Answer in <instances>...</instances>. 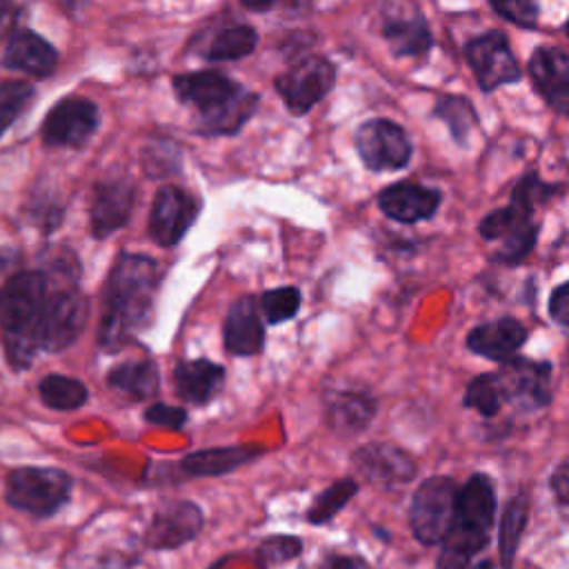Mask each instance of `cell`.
<instances>
[{
  "instance_id": "ab89813d",
  "label": "cell",
  "mask_w": 569,
  "mask_h": 569,
  "mask_svg": "<svg viewBox=\"0 0 569 569\" xmlns=\"http://www.w3.org/2000/svg\"><path fill=\"white\" fill-rule=\"evenodd\" d=\"M549 487L553 491L556 505L565 518H569V458H565L551 473Z\"/></svg>"
},
{
  "instance_id": "d4e9b609",
  "label": "cell",
  "mask_w": 569,
  "mask_h": 569,
  "mask_svg": "<svg viewBox=\"0 0 569 569\" xmlns=\"http://www.w3.org/2000/svg\"><path fill=\"white\" fill-rule=\"evenodd\" d=\"M262 456V449L249 447V445H231V447H213L202 449L196 453H189L182 460V469L189 476H222L240 465H247Z\"/></svg>"
},
{
  "instance_id": "603a6c76",
  "label": "cell",
  "mask_w": 569,
  "mask_h": 569,
  "mask_svg": "<svg viewBox=\"0 0 569 569\" xmlns=\"http://www.w3.org/2000/svg\"><path fill=\"white\" fill-rule=\"evenodd\" d=\"M178 396L191 405H207L224 385V369L211 360H184L173 371Z\"/></svg>"
},
{
  "instance_id": "3957f363",
  "label": "cell",
  "mask_w": 569,
  "mask_h": 569,
  "mask_svg": "<svg viewBox=\"0 0 569 569\" xmlns=\"http://www.w3.org/2000/svg\"><path fill=\"white\" fill-rule=\"evenodd\" d=\"M47 302V280L42 273L24 271L11 276L0 291V327L13 367H27L38 345V327Z\"/></svg>"
},
{
  "instance_id": "9a60e30c",
  "label": "cell",
  "mask_w": 569,
  "mask_h": 569,
  "mask_svg": "<svg viewBox=\"0 0 569 569\" xmlns=\"http://www.w3.org/2000/svg\"><path fill=\"white\" fill-rule=\"evenodd\" d=\"M529 78L545 102L569 116V53L558 47H538L527 64Z\"/></svg>"
},
{
  "instance_id": "7a4b0ae2",
  "label": "cell",
  "mask_w": 569,
  "mask_h": 569,
  "mask_svg": "<svg viewBox=\"0 0 569 569\" xmlns=\"http://www.w3.org/2000/svg\"><path fill=\"white\" fill-rule=\"evenodd\" d=\"M178 98L193 104L202 116L207 133L238 131L258 104V96L244 91L220 71H191L173 78Z\"/></svg>"
},
{
  "instance_id": "8d00e7d4",
  "label": "cell",
  "mask_w": 569,
  "mask_h": 569,
  "mask_svg": "<svg viewBox=\"0 0 569 569\" xmlns=\"http://www.w3.org/2000/svg\"><path fill=\"white\" fill-rule=\"evenodd\" d=\"M556 193H558V184H547L536 173H527L516 182L511 191V202H518L533 211L538 204L547 202Z\"/></svg>"
},
{
  "instance_id": "4dcf8cb0",
  "label": "cell",
  "mask_w": 569,
  "mask_h": 569,
  "mask_svg": "<svg viewBox=\"0 0 569 569\" xmlns=\"http://www.w3.org/2000/svg\"><path fill=\"white\" fill-rule=\"evenodd\" d=\"M358 493V482L353 478H338L327 489H322L307 509V522L325 525L336 518V513Z\"/></svg>"
},
{
  "instance_id": "7dc6e473",
  "label": "cell",
  "mask_w": 569,
  "mask_h": 569,
  "mask_svg": "<svg viewBox=\"0 0 569 569\" xmlns=\"http://www.w3.org/2000/svg\"><path fill=\"white\" fill-rule=\"evenodd\" d=\"M211 569H216V567H211Z\"/></svg>"
},
{
  "instance_id": "cb8c5ba5",
  "label": "cell",
  "mask_w": 569,
  "mask_h": 569,
  "mask_svg": "<svg viewBox=\"0 0 569 569\" xmlns=\"http://www.w3.org/2000/svg\"><path fill=\"white\" fill-rule=\"evenodd\" d=\"M56 60H58L56 49L44 38L31 31L13 33L4 49V64L9 69L22 71L36 78L49 76L56 69Z\"/></svg>"
},
{
  "instance_id": "ffe728a7",
  "label": "cell",
  "mask_w": 569,
  "mask_h": 569,
  "mask_svg": "<svg viewBox=\"0 0 569 569\" xmlns=\"http://www.w3.org/2000/svg\"><path fill=\"white\" fill-rule=\"evenodd\" d=\"M496 487L487 473H473L456 496V525L489 533L496 518Z\"/></svg>"
},
{
  "instance_id": "ba28073f",
  "label": "cell",
  "mask_w": 569,
  "mask_h": 569,
  "mask_svg": "<svg viewBox=\"0 0 569 569\" xmlns=\"http://www.w3.org/2000/svg\"><path fill=\"white\" fill-rule=\"evenodd\" d=\"M465 56L478 80V87L485 93L522 78V69L518 67V60L511 53L505 33L500 31H487L471 38L465 47Z\"/></svg>"
},
{
  "instance_id": "f35d334b",
  "label": "cell",
  "mask_w": 569,
  "mask_h": 569,
  "mask_svg": "<svg viewBox=\"0 0 569 569\" xmlns=\"http://www.w3.org/2000/svg\"><path fill=\"white\" fill-rule=\"evenodd\" d=\"M144 420L156 427L180 429L187 422V411L180 407H169V405H151L144 411Z\"/></svg>"
},
{
  "instance_id": "6da1fadb",
  "label": "cell",
  "mask_w": 569,
  "mask_h": 569,
  "mask_svg": "<svg viewBox=\"0 0 569 569\" xmlns=\"http://www.w3.org/2000/svg\"><path fill=\"white\" fill-rule=\"evenodd\" d=\"M158 282L156 262L147 256H120L107 280V305L98 329L104 349H120L147 322Z\"/></svg>"
},
{
  "instance_id": "d590c367",
  "label": "cell",
  "mask_w": 569,
  "mask_h": 569,
  "mask_svg": "<svg viewBox=\"0 0 569 569\" xmlns=\"http://www.w3.org/2000/svg\"><path fill=\"white\" fill-rule=\"evenodd\" d=\"M33 87L22 80H9L0 84V133H4L13 120L27 109L31 102Z\"/></svg>"
},
{
  "instance_id": "bcb514c9",
  "label": "cell",
  "mask_w": 569,
  "mask_h": 569,
  "mask_svg": "<svg viewBox=\"0 0 569 569\" xmlns=\"http://www.w3.org/2000/svg\"><path fill=\"white\" fill-rule=\"evenodd\" d=\"M567 33H569V24H567Z\"/></svg>"
},
{
  "instance_id": "8fae6325",
  "label": "cell",
  "mask_w": 569,
  "mask_h": 569,
  "mask_svg": "<svg viewBox=\"0 0 569 569\" xmlns=\"http://www.w3.org/2000/svg\"><path fill=\"white\" fill-rule=\"evenodd\" d=\"M505 402L520 409H542L551 400V365L513 356L493 371Z\"/></svg>"
},
{
  "instance_id": "7c38bea8",
  "label": "cell",
  "mask_w": 569,
  "mask_h": 569,
  "mask_svg": "<svg viewBox=\"0 0 569 569\" xmlns=\"http://www.w3.org/2000/svg\"><path fill=\"white\" fill-rule=\"evenodd\" d=\"M351 465L367 482L391 489L416 478V460L400 447L389 442H371L351 453Z\"/></svg>"
},
{
  "instance_id": "f546056e",
  "label": "cell",
  "mask_w": 569,
  "mask_h": 569,
  "mask_svg": "<svg viewBox=\"0 0 569 569\" xmlns=\"http://www.w3.org/2000/svg\"><path fill=\"white\" fill-rule=\"evenodd\" d=\"M433 116L449 127L451 138L458 144H465L471 129L478 127L476 109L465 96H442L433 107Z\"/></svg>"
},
{
  "instance_id": "f6af8a7d",
  "label": "cell",
  "mask_w": 569,
  "mask_h": 569,
  "mask_svg": "<svg viewBox=\"0 0 569 569\" xmlns=\"http://www.w3.org/2000/svg\"><path fill=\"white\" fill-rule=\"evenodd\" d=\"M102 569H131L124 560H107V565Z\"/></svg>"
},
{
  "instance_id": "8992f818",
  "label": "cell",
  "mask_w": 569,
  "mask_h": 569,
  "mask_svg": "<svg viewBox=\"0 0 569 569\" xmlns=\"http://www.w3.org/2000/svg\"><path fill=\"white\" fill-rule=\"evenodd\" d=\"M478 229L487 242H500L498 251L493 253V260L507 264L522 262L531 253L538 238L533 211L511 200L507 207L487 213L480 220Z\"/></svg>"
},
{
  "instance_id": "d6986e66",
  "label": "cell",
  "mask_w": 569,
  "mask_h": 569,
  "mask_svg": "<svg viewBox=\"0 0 569 569\" xmlns=\"http://www.w3.org/2000/svg\"><path fill=\"white\" fill-rule=\"evenodd\" d=\"M222 333H224V347L233 356H253L262 349L264 327L260 320L256 298L242 296L229 307Z\"/></svg>"
},
{
  "instance_id": "9c48e42d",
  "label": "cell",
  "mask_w": 569,
  "mask_h": 569,
  "mask_svg": "<svg viewBox=\"0 0 569 569\" xmlns=\"http://www.w3.org/2000/svg\"><path fill=\"white\" fill-rule=\"evenodd\" d=\"M356 149L371 171H396L411 158V140L405 129L382 118L367 120L358 127Z\"/></svg>"
},
{
  "instance_id": "ac0fdd59",
  "label": "cell",
  "mask_w": 569,
  "mask_h": 569,
  "mask_svg": "<svg viewBox=\"0 0 569 569\" xmlns=\"http://www.w3.org/2000/svg\"><path fill=\"white\" fill-rule=\"evenodd\" d=\"M525 340H527V327L520 320L507 316L471 329L467 336V347L469 351L482 358L507 362L516 356V351L525 345Z\"/></svg>"
},
{
  "instance_id": "2e32d148",
  "label": "cell",
  "mask_w": 569,
  "mask_h": 569,
  "mask_svg": "<svg viewBox=\"0 0 569 569\" xmlns=\"http://www.w3.org/2000/svg\"><path fill=\"white\" fill-rule=\"evenodd\" d=\"M202 511L193 502H171L164 509H160L147 533L144 545L151 549H176L189 540H193L202 529Z\"/></svg>"
},
{
  "instance_id": "836d02e7",
  "label": "cell",
  "mask_w": 569,
  "mask_h": 569,
  "mask_svg": "<svg viewBox=\"0 0 569 569\" xmlns=\"http://www.w3.org/2000/svg\"><path fill=\"white\" fill-rule=\"evenodd\" d=\"M302 553V540L298 536L278 533L264 538L256 549V562L260 569H271L284 565Z\"/></svg>"
},
{
  "instance_id": "b9f144b4",
  "label": "cell",
  "mask_w": 569,
  "mask_h": 569,
  "mask_svg": "<svg viewBox=\"0 0 569 569\" xmlns=\"http://www.w3.org/2000/svg\"><path fill=\"white\" fill-rule=\"evenodd\" d=\"M320 569H369V565L358 556H331Z\"/></svg>"
},
{
  "instance_id": "7402d4cb",
  "label": "cell",
  "mask_w": 569,
  "mask_h": 569,
  "mask_svg": "<svg viewBox=\"0 0 569 569\" xmlns=\"http://www.w3.org/2000/svg\"><path fill=\"white\" fill-rule=\"evenodd\" d=\"M376 398L369 391H333L327 396L325 416L331 431L342 436H353L367 429L376 416Z\"/></svg>"
},
{
  "instance_id": "5b68a950",
  "label": "cell",
  "mask_w": 569,
  "mask_h": 569,
  "mask_svg": "<svg viewBox=\"0 0 569 569\" xmlns=\"http://www.w3.org/2000/svg\"><path fill=\"white\" fill-rule=\"evenodd\" d=\"M458 485L449 476L427 478L413 493L409 525L422 545H440L456 520Z\"/></svg>"
},
{
  "instance_id": "74e56055",
  "label": "cell",
  "mask_w": 569,
  "mask_h": 569,
  "mask_svg": "<svg viewBox=\"0 0 569 569\" xmlns=\"http://www.w3.org/2000/svg\"><path fill=\"white\" fill-rule=\"evenodd\" d=\"M489 4L493 7V11L518 24V27H536L538 22V13H540V0H489Z\"/></svg>"
},
{
  "instance_id": "f1b7e54d",
  "label": "cell",
  "mask_w": 569,
  "mask_h": 569,
  "mask_svg": "<svg viewBox=\"0 0 569 569\" xmlns=\"http://www.w3.org/2000/svg\"><path fill=\"white\" fill-rule=\"evenodd\" d=\"M38 393L47 407L58 409V411L78 409L87 402V396H89L87 387L80 380L60 376V373L44 376L38 385Z\"/></svg>"
},
{
  "instance_id": "7bdbcfd3",
  "label": "cell",
  "mask_w": 569,
  "mask_h": 569,
  "mask_svg": "<svg viewBox=\"0 0 569 569\" xmlns=\"http://www.w3.org/2000/svg\"><path fill=\"white\" fill-rule=\"evenodd\" d=\"M13 16H16V11H13V7H0V38L9 31V27L13 24Z\"/></svg>"
},
{
  "instance_id": "d6a6232c",
  "label": "cell",
  "mask_w": 569,
  "mask_h": 569,
  "mask_svg": "<svg viewBox=\"0 0 569 569\" xmlns=\"http://www.w3.org/2000/svg\"><path fill=\"white\" fill-rule=\"evenodd\" d=\"M502 391L498 385L496 373H480L476 376L467 389H465V398L462 405L469 409H476L480 416L491 418L502 409Z\"/></svg>"
},
{
  "instance_id": "83f0119b",
  "label": "cell",
  "mask_w": 569,
  "mask_h": 569,
  "mask_svg": "<svg viewBox=\"0 0 569 569\" xmlns=\"http://www.w3.org/2000/svg\"><path fill=\"white\" fill-rule=\"evenodd\" d=\"M109 385L136 400L151 398L158 391V371L147 360L122 362L109 371Z\"/></svg>"
},
{
  "instance_id": "e575fe53",
  "label": "cell",
  "mask_w": 569,
  "mask_h": 569,
  "mask_svg": "<svg viewBox=\"0 0 569 569\" xmlns=\"http://www.w3.org/2000/svg\"><path fill=\"white\" fill-rule=\"evenodd\" d=\"M260 309L267 322L280 325L289 318H293L300 309V291L296 287H278L269 289L260 298Z\"/></svg>"
},
{
  "instance_id": "5bb4252c",
  "label": "cell",
  "mask_w": 569,
  "mask_h": 569,
  "mask_svg": "<svg viewBox=\"0 0 569 569\" xmlns=\"http://www.w3.org/2000/svg\"><path fill=\"white\" fill-rule=\"evenodd\" d=\"M198 213V202L193 196L180 187H162L151 204L149 233L158 244H176L191 227Z\"/></svg>"
},
{
  "instance_id": "4fadbf2b",
  "label": "cell",
  "mask_w": 569,
  "mask_h": 569,
  "mask_svg": "<svg viewBox=\"0 0 569 569\" xmlns=\"http://www.w3.org/2000/svg\"><path fill=\"white\" fill-rule=\"evenodd\" d=\"M98 124L96 104L82 98L60 100L42 122V138L53 147H80Z\"/></svg>"
},
{
  "instance_id": "44dd1931",
  "label": "cell",
  "mask_w": 569,
  "mask_h": 569,
  "mask_svg": "<svg viewBox=\"0 0 569 569\" xmlns=\"http://www.w3.org/2000/svg\"><path fill=\"white\" fill-rule=\"evenodd\" d=\"M133 204V187L124 180H107L93 189L91 231L102 238L122 227Z\"/></svg>"
},
{
  "instance_id": "1f68e13d",
  "label": "cell",
  "mask_w": 569,
  "mask_h": 569,
  "mask_svg": "<svg viewBox=\"0 0 569 569\" xmlns=\"http://www.w3.org/2000/svg\"><path fill=\"white\" fill-rule=\"evenodd\" d=\"M258 44V33L249 24H233L222 29L209 44L207 58L209 60H238L249 56Z\"/></svg>"
},
{
  "instance_id": "30bf717a",
  "label": "cell",
  "mask_w": 569,
  "mask_h": 569,
  "mask_svg": "<svg viewBox=\"0 0 569 569\" xmlns=\"http://www.w3.org/2000/svg\"><path fill=\"white\" fill-rule=\"evenodd\" d=\"M87 309V298L78 289H62L53 296L47 293L38 327V345L47 351H60L69 347L84 329Z\"/></svg>"
},
{
  "instance_id": "4316f807",
  "label": "cell",
  "mask_w": 569,
  "mask_h": 569,
  "mask_svg": "<svg viewBox=\"0 0 569 569\" xmlns=\"http://www.w3.org/2000/svg\"><path fill=\"white\" fill-rule=\"evenodd\" d=\"M527 520H529V498L525 493H518L507 502V507L502 511V520H500L498 549H500L502 569H511L513 558L518 553L520 538L527 527Z\"/></svg>"
},
{
  "instance_id": "277c9868",
  "label": "cell",
  "mask_w": 569,
  "mask_h": 569,
  "mask_svg": "<svg viewBox=\"0 0 569 569\" xmlns=\"http://www.w3.org/2000/svg\"><path fill=\"white\" fill-rule=\"evenodd\" d=\"M69 491L71 478L64 471L51 467H20L7 478L4 498L24 513L47 518L69 500Z\"/></svg>"
},
{
  "instance_id": "484cf974",
  "label": "cell",
  "mask_w": 569,
  "mask_h": 569,
  "mask_svg": "<svg viewBox=\"0 0 569 569\" xmlns=\"http://www.w3.org/2000/svg\"><path fill=\"white\" fill-rule=\"evenodd\" d=\"M382 38L387 40L391 53L398 56V58L422 56L433 44V36L429 31V24L420 13L411 16V18L387 20L382 24Z\"/></svg>"
},
{
  "instance_id": "ee69618b",
  "label": "cell",
  "mask_w": 569,
  "mask_h": 569,
  "mask_svg": "<svg viewBox=\"0 0 569 569\" xmlns=\"http://www.w3.org/2000/svg\"><path fill=\"white\" fill-rule=\"evenodd\" d=\"M240 2L251 11H267L276 4V0H240Z\"/></svg>"
},
{
  "instance_id": "e0dca14e",
  "label": "cell",
  "mask_w": 569,
  "mask_h": 569,
  "mask_svg": "<svg viewBox=\"0 0 569 569\" xmlns=\"http://www.w3.org/2000/svg\"><path fill=\"white\" fill-rule=\"evenodd\" d=\"M440 191L418 182H396L378 193L380 211L398 222H420L438 211Z\"/></svg>"
},
{
  "instance_id": "52a82bcc",
  "label": "cell",
  "mask_w": 569,
  "mask_h": 569,
  "mask_svg": "<svg viewBox=\"0 0 569 569\" xmlns=\"http://www.w3.org/2000/svg\"><path fill=\"white\" fill-rule=\"evenodd\" d=\"M336 82V64L325 56H309L273 80L284 107L293 116L307 113L316 107Z\"/></svg>"
},
{
  "instance_id": "60d3db41",
  "label": "cell",
  "mask_w": 569,
  "mask_h": 569,
  "mask_svg": "<svg viewBox=\"0 0 569 569\" xmlns=\"http://www.w3.org/2000/svg\"><path fill=\"white\" fill-rule=\"evenodd\" d=\"M549 313L560 327L569 329V282L553 289L549 298Z\"/></svg>"
}]
</instances>
